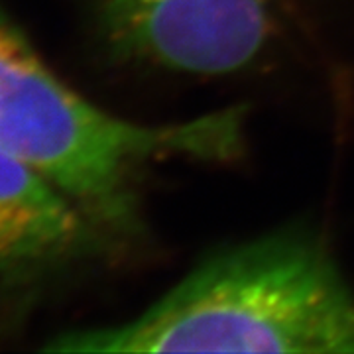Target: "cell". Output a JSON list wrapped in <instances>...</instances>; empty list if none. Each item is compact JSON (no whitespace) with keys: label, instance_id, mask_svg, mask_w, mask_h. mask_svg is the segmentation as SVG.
Listing matches in <instances>:
<instances>
[{"label":"cell","instance_id":"obj_1","mask_svg":"<svg viewBox=\"0 0 354 354\" xmlns=\"http://www.w3.org/2000/svg\"><path fill=\"white\" fill-rule=\"evenodd\" d=\"M51 353H354V290L329 248L286 230L218 252L142 315Z\"/></svg>","mask_w":354,"mask_h":354},{"label":"cell","instance_id":"obj_2","mask_svg":"<svg viewBox=\"0 0 354 354\" xmlns=\"http://www.w3.org/2000/svg\"><path fill=\"white\" fill-rule=\"evenodd\" d=\"M0 148L36 171L93 223L124 225L130 183L165 158L234 160L244 113L227 109L177 124H136L104 113L65 85L0 14Z\"/></svg>","mask_w":354,"mask_h":354},{"label":"cell","instance_id":"obj_3","mask_svg":"<svg viewBox=\"0 0 354 354\" xmlns=\"http://www.w3.org/2000/svg\"><path fill=\"white\" fill-rule=\"evenodd\" d=\"M290 0H97L102 38L124 62L191 77L254 65Z\"/></svg>","mask_w":354,"mask_h":354},{"label":"cell","instance_id":"obj_4","mask_svg":"<svg viewBox=\"0 0 354 354\" xmlns=\"http://www.w3.org/2000/svg\"><path fill=\"white\" fill-rule=\"evenodd\" d=\"M93 223L46 179L0 148V276L32 278L91 244Z\"/></svg>","mask_w":354,"mask_h":354}]
</instances>
